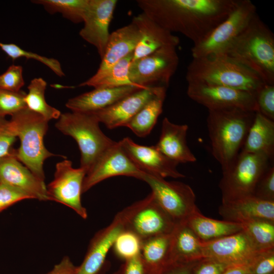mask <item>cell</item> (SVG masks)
<instances>
[{
    "mask_svg": "<svg viewBox=\"0 0 274 274\" xmlns=\"http://www.w3.org/2000/svg\"><path fill=\"white\" fill-rule=\"evenodd\" d=\"M77 267L68 256H64L51 270L45 274H74Z\"/></svg>",
    "mask_w": 274,
    "mask_h": 274,
    "instance_id": "cell-47",
    "label": "cell"
},
{
    "mask_svg": "<svg viewBox=\"0 0 274 274\" xmlns=\"http://www.w3.org/2000/svg\"><path fill=\"white\" fill-rule=\"evenodd\" d=\"M173 262H190L203 258L202 242L186 223L176 225L172 233Z\"/></svg>",
    "mask_w": 274,
    "mask_h": 274,
    "instance_id": "cell-27",
    "label": "cell"
},
{
    "mask_svg": "<svg viewBox=\"0 0 274 274\" xmlns=\"http://www.w3.org/2000/svg\"><path fill=\"white\" fill-rule=\"evenodd\" d=\"M26 199L32 198L16 188L0 183V213L15 203Z\"/></svg>",
    "mask_w": 274,
    "mask_h": 274,
    "instance_id": "cell-43",
    "label": "cell"
},
{
    "mask_svg": "<svg viewBox=\"0 0 274 274\" xmlns=\"http://www.w3.org/2000/svg\"><path fill=\"white\" fill-rule=\"evenodd\" d=\"M9 121L20 142L19 147L14 151L15 157L44 181V162L46 159L56 156L49 152L44 143L48 121L27 108L12 116Z\"/></svg>",
    "mask_w": 274,
    "mask_h": 274,
    "instance_id": "cell-5",
    "label": "cell"
},
{
    "mask_svg": "<svg viewBox=\"0 0 274 274\" xmlns=\"http://www.w3.org/2000/svg\"><path fill=\"white\" fill-rule=\"evenodd\" d=\"M139 179L148 184L158 204L176 225L186 223L192 216L200 212L196 204L195 194L189 185L167 181L145 172Z\"/></svg>",
    "mask_w": 274,
    "mask_h": 274,
    "instance_id": "cell-9",
    "label": "cell"
},
{
    "mask_svg": "<svg viewBox=\"0 0 274 274\" xmlns=\"http://www.w3.org/2000/svg\"><path fill=\"white\" fill-rule=\"evenodd\" d=\"M239 153L274 154V121L257 111Z\"/></svg>",
    "mask_w": 274,
    "mask_h": 274,
    "instance_id": "cell-26",
    "label": "cell"
},
{
    "mask_svg": "<svg viewBox=\"0 0 274 274\" xmlns=\"http://www.w3.org/2000/svg\"><path fill=\"white\" fill-rule=\"evenodd\" d=\"M203 258L230 265L249 264L261 252L244 231L215 240L202 242Z\"/></svg>",
    "mask_w": 274,
    "mask_h": 274,
    "instance_id": "cell-15",
    "label": "cell"
},
{
    "mask_svg": "<svg viewBox=\"0 0 274 274\" xmlns=\"http://www.w3.org/2000/svg\"><path fill=\"white\" fill-rule=\"evenodd\" d=\"M132 161L143 172L163 178H183L177 168L178 163L163 154L155 146L141 145L126 137L119 141Z\"/></svg>",
    "mask_w": 274,
    "mask_h": 274,
    "instance_id": "cell-17",
    "label": "cell"
},
{
    "mask_svg": "<svg viewBox=\"0 0 274 274\" xmlns=\"http://www.w3.org/2000/svg\"><path fill=\"white\" fill-rule=\"evenodd\" d=\"M197 261L173 263L158 274H191L192 269Z\"/></svg>",
    "mask_w": 274,
    "mask_h": 274,
    "instance_id": "cell-46",
    "label": "cell"
},
{
    "mask_svg": "<svg viewBox=\"0 0 274 274\" xmlns=\"http://www.w3.org/2000/svg\"><path fill=\"white\" fill-rule=\"evenodd\" d=\"M0 48L13 60L21 57L33 59L47 66L57 76L60 77L64 76L61 64L56 59L47 57L31 51H26L13 43L0 42Z\"/></svg>",
    "mask_w": 274,
    "mask_h": 274,
    "instance_id": "cell-35",
    "label": "cell"
},
{
    "mask_svg": "<svg viewBox=\"0 0 274 274\" xmlns=\"http://www.w3.org/2000/svg\"><path fill=\"white\" fill-rule=\"evenodd\" d=\"M188 96L208 110L238 108L258 111L255 95L246 91L201 83H188Z\"/></svg>",
    "mask_w": 274,
    "mask_h": 274,
    "instance_id": "cell-13",
    "label": "cell"
},
{
    "mask_svg": "<svg viewBox=\"0 0 274 274\" xmlns=\"http://www.w3.org/2000/svg\"><path fill=\"white\" fill-rule=\"evenodd\" d=\"M166 92V90H164L149 100L125 127L130 129L139 137L143 138L148 135L162 112Z\"/></svg>",
    "mask_w": 274,
    "mask_h": 274,
    "instance_id": "cell-30",
    "label": "cell"
},
{
    "mask_svg": "<svg viewBox=\"0 0 274 274\" xmlns=\"http://www.w3.org/2000/svg\"><path fill=\"white\" fill-rule=\"evenodd\" d=\"M271 160L260 153H239L232 165L222 172L219 187L222 202L253 195L259 180Z\"/></svg>",
    "mask_w": 274,
    "mask_h": 274,
    "instance_id": "cell-7",
    "label": "cell"
},
{
    "mask_svg": "<svg viewBox=\"0 0 274 274\" xmlns=\"http://www.w3.org/2000/svg\"><path fill=\"white\" fill-rule=\"evenodd\" d=\"M137 27L140 40L134 51L132 60L147 56L164 47H176L179 38L166 30L144 13L134 16L132 21Z\"/></svg>",
    "mask_w": 274,
    "mask_h": 274,
    "instance_id": "cell-21",
    "label": "cell"
},
{
    "mask_svg": "<svg viewBox=\"0 0 274 274\" xmlns=\"http://www.w3.org/2000/svg\"><path fill=\"white\" fill-rule=\"evenodd\" d=\"M142 244V239L136 234L123 230L116 237L112 248L119 258L126 260L140 254Z\"/></svg>",
    "mask_w": 274,
    "mask_h": 274,
    "instance_id": "cell-36",
    "label": "cell"
},
{
    "mask_svg": "<svg viewBox=\"0 0 274 274\" xmlns=\"http://www.w3.org/2000/svg\"><path fill=\"white\" fill-rule=\"evenodd\" d=\"M93 113L72 112L61 114L56 128L77 143L81 153L80 167L87 172L101 154L115 141L100 129Z\"/></svg>",
    "mask_w": 274,
    "mask_h": 274,
    "instance_id": "cell-6",
    "label": "cell"
},
{
    "mask_svg": "<svg viewBox=\"0 0 274 274\" xmlns=\"http://www.w3.org/2000/svg\"><path fill=\"white\" fill-rule=\"evenodd\" d=\"M16 138L10 121L0 117V159L13 153Z\"/></svg>",
    "mask_w": 274,
    "mask_h": 274,
    "instance_id": "cell-42",
    "label": "cell"
},
{
    "mask_svg": "<svg viewBox=\"0 0 274 274\" xmlns=\"http://www.w3.org/2000/svg\"><path fill=\"white\" fill-rule=\"evenodd\" d=\"M250 0H239L228 16L191 48L193 58L223 54L257 14Z\"/></svg>",
    "mask_w": 274,
    "mask_h": 274,
    "instance_id": "cell-8",
    "label": "cell"
},
{
    "mask_svg": "<svg viewBox=\"0 0 274 274\" xmlns=\"http://www.w3.org/2000/svg\"><path fill=\"white\" fill-rule=\"evenodd\" d=\"M14 151L12 154L0 159V183L18 189L32 199L49 200L44 181L21 164L15 157Z\"/></svg>",
    "mask_w": 274,
    "mask_h": 274,
    "instance_id": "cell-19",
    "label": "cell"
},
{
    "mask_svg": "<svg viewBox=\"0 0 274 274\" xmlns=\"http://www.w3.org/2000/svg\"><path fill=\"white\" fill-rule=\"evenodd\" d=\"M243 230L260 251L274 249V222L256 219L241 223Z\"/></svg>",
    "mask_w": 274,
    "mask_h": 274,
    "instance_id": "cell-34",
    "label": "cell"
},
{
    "mask_svg": "<svg viewBox=\"0 0 274 274\" xmlns=\"http://www.w3.org/2000/svg\"><path fill=\"white\" fill-rule=\"evenodd\" d=\"M86 173L84 168H74L71 161L64 159L56 164L54 179L47 186L49 200L66 206L84 219L88 215L81 202V194Z\"/></svg>",
    "mask_w": 274,
    "mask_h": 274,
    "instance_id": "cell-12",
    "label": "cell"
},
{
    "mask_svg": "<svg viewBox=\"0 0 274 274\" xmlns=\"http://www.w3.org/2000/svg\"><path fill=\"white\" fill-rule=\"evenodd\" d=\"M176 47H162L153 53L132 60L129 78L135 85L143 88H167L179 65Z\"/></svg>",
    "mask_w": 274,
    "mask_h": 274,
    "instance_id": "cell-11",
    "label": "cell"
},
{
    "mask_svg": "<svg viewBox=\"0 0 274 274\" xmlns=\"http://www.w3.org/2000/svg\"><path fill=\"white\" fill-rule=\"evenodd\" d=\"M258 112L274 121V85L265 83L255 94Z\"/></svg>",
    "mask_w": 274,
    "mask_h": 274,
    "instance_id": "cell-39",
    "label": "cell"
},
{
    "mask_svg": "<svg viewBox=\"0 0 274 274\" xmlns=\"http://www.w3.org/2000/svg\"><path fill=\"white\" fill-rule=\"evenodd\" d=\"M219 213L223 220L241 223L256 219L274 222V201L263 200L250 195L222 202Z\"/></svg>",
    "mask_w": 274,
    "mask_h": 274,
    "instance_id": "cell-23",
    "label": "cell"
},
{
    "mask_svg": "<svg viewBox=\"0 0 274 274\" xmlns=\"http://www.w3.org/2000/svg\"><path fill=\"white\" fill-rule=\"evenodd\" d=\"M143 173L126 153L120 142H115L101 154L87 172L82 193L108 178L125 176L139 179Z\"/></svg>",
    "mask_w": 274,
    "mask_h": 274,
    "instance_id": "cell-14",
    "label": "cell"
},
{
    "mask_svg": "<svg viewBox=\"0 0 274 274\" xmlns=\"http://www.w3.org/2000/svg\"><path fill=\"white\" fill-rule=\"evenodd\" d=\"M239 0H138L142 12L160 26L196 44L232 12Z\"/></svg>",
    "mask_w": 274,
    "mask_h": 274,
    "instance_id": "cell-1",
    "label": "cell"
},
{
    "mask_svg": "<svg viewBox=\"0 0 274 274\" xmlns=\"http://www.w3.org/2000/svg\"><path fill=\"white\" fill-rule=\"evenodd\" d=\"M202 242H209L228 236L243 230L241 223L207 217L200 212L186 223Z\"/></svg>",
    "mask_w": 274,
    "mask_h": 274,
    "instance_id": "cell-29",
    "label": "cell"
},
{
    "mask_svg": "<svg viewBox=\"0 0 274 274\" xmlns=\"http://www.w3.org/2000/svg\"><path fill=\"white\" fill-rule=\"evenodd\" d=\"M172 233L142 240L141 256L150 274H158L173 262Z\"/></svg>",
    "mask_w": 274,
    "mask_h": 274,
    "instance_id": "cell-28",
    "label": "cell"
},
{
    "mask_svg": "<svg viewBox=\"0 0 274 274\" xmlns=\"http://www.w3.org/2000/svg\"><path fill=\"white\" fill-rule=\"evenodd\" d=\"M231 266L210 258H203L195 263L191 274H223Z\"/></svg>",
    "mask_w": 274,
    "mask_h": 274,
    "instance_id": "cell-44",
    "label": "cell"
},
{
    "mask_svg": "<svg viewBox=\"0 0 274 274\" xmlns=\"http://www.w3.org/2000/svg\"><path fill=\"white\" fill-rule=\"evenodd\" d=\"M249 264L231 266L223 274H249Z\"/></svg>",
    "mask_w": 274,
    "mask_h": 274,
    "instance_id": "cell-48",
    "label": "cell"
},
{
    "mask_svg": "<svg viewBox=\"0 0 274 274\" xmlns=\"http://www.w3.org/2000/svg\"><path fill=\"white\" fill-rule=\"evenodd\" d=\"M25 84L23 76V67L12 64L0 75V89L18 92Z\"/></svg>",
    "mask_w": 274,
    "mask_h": 274,
    "instance_id": "cell-38",
    "label": "cell"
},
{
    "mask_svg": "<svg viewBox=\"0 0 274 274\" xmlns=\"http://www.w3.org/2000/svg\"><path fill=\"white\" fill-rule=\"evenodd\" d=\"M113 274H150L141 254L124 260Z\"/></svg>",
    "mask_w": 274,
    "mask_h": 274,
    "instance_id": "cell-45",
    "label": "cell"
},
{
    "mask_svg": "<svg viewBox=\"0 0 274 274\" xmlns=\"http://www.w3.org/2000/svg\"><path fill=\"white\" fill-rule=\"evenodd\" d=\"M140 37L138 29L132 22L111 33L104 55L94 75L102 74L122 59L134 52Z\"/></svg>",
    "mask_w": 274,
    "mask_h": 274,
    "instance_id": "cell-25",
    "label": "cell"
},
{
    "mask_svg": "<svg viewBox=\"0 0 274 274\" xmlns=\"http://www.w3.org/2000/svg\"><path fill=\"white\" fill-rule=\"evenodd\" d=\"M47 83L42 78L32 79L27 86L28 92L24 100L26 108L47 120L58 119L61 113L57 109L50 106L46 101L45 92Z\"/></svg>",
    "mask_w": 274,
    "mask_h": 274,
    "instance_id": "cell-32",
    "label": "cell"
},
{
    "mask_svg": "<svg viewBox=\"0 0 274 274\" xmlns=\"http://www.w3.org/2000/svg\"><path fill=\"white\" fill-rule=\"evenodd\" d=\"M166 88L156 87L141 89L110 107L92 113L99 123L109 129L125 126L149 100Z\"/></svg>",
    "mask_w": 274,
    "mask_h": 274,
    "instance_id": "cell-18",
    "label": "cell"
},
{
    "mask_svg": "<svg viewBox=\"0 0 274 274\" xmlns=\"http://www.w3.org/2000/svg\"><path fill=\"white\" fill-rule=\"evenodd\" d=\"M187 83H201L246 91L255 95L265 83L254 72L225 54L193 58L187 67Z\"/></svg>",
    "mask_w": 274,
    "mask_h": 274,
    "instance_id": "cell-4",
    "label": "cell"
},
{
    "mask_svg": "<svg viewBox=\"0 0 274 274\" xmlns=\"http://www.w3.org/2000/svg\"><path fill=\"white\" fill-rule=\"evenodd\" d=\"M249 274H274V249L259 253L250 263Z\"/></svg>",
    "mask_w": 274,
    "mask_h": 274,
    "instance_id": "cell-41",
    "label": "cell"
},
{
    "mask_svg": "<svg viewBox=\"0 0 274 274\" xmlns=\"http://www.w3.org/2000/svg\"><path fill=\"white\" fill-rule=\"evenodd\" d=\"M133 56V52L122 59L102 74L94 75L80 83L79 86H87L96 88L135 85L130 81L129 75V66Z\"/></svg>",
    "mask_w": 274,
    "mask_h": 274,
    "instance_id": "cell-31",
    "label": "cell"
},
{
    "mask_svg": "<svg viewBox=\"0 0 274 274\" xmlns=\"http://www.w3.org/2000/svg\"><path fill=\"white\" fill-rule=\"evenodd\" d=\"M223 54L274 85V35L257 14Z\"/></svg>",
    "mask_w": 274,
    "mask_h": 274,
    "instance_id": "cell-3",
    "label": "cell"
},
{
    "mask_svg": "<svg viewBox=\"0 0 274 274\" xmlns=\"http://www.w3.org/2000/svg\"><path fill=\"white\" fill-rule=\"evenodd\" d=\"M118 1L89 0L84 17V26L80 36L93 46L101 59L104 55L110 33L109 26Z\"/></svg>",
    "mask_w": 274,
    "mask_h": 274,
    "instance_id": "cell-16",
    "label": "cell"
},
{
    "mask_svg": "<svg viewBox=\"0 0 274 274\" xmlns=\"http://www.w3.org/2000/svg\"><path fill=\"white\" fill-rule=\"evenodd\" d=\"M208 111L207 122L212 154L223 172L239 154L256 112L238 108Z\"/></svg>",
    "mask_w": 274,
    "mask_h": 274,
    "instance_id": "cell-2",
    "label": "cell"
},
{
    "mask_svg": "<svg viewBox=\"0 0 274 274\" xmlns=\"http://www.w3.org/2000/svg\"><path fill=\"white\" fill-rule=\"evenodd\" d=\"M188 129L187 125L173 123L165 117L159 141L155 146L166 157L178 163L194 162L196 157L187 143Z\"/></svg>",
    "mask_w": 274,
    "mask_h": 274,
    "instance_id": "cell-24",
    "label": "cell"
},
{
    "mask_svg": "<svg viewBox=\"0 0 274 274\" xmlns=\"http://www.w3.org/2000/svg\"><path fill=\"white\" fill-rule=\"evenodd\" d=\"M101 273H99V274H101Z\"/></svg>",
    "mask_w": 274,
    "mask_h": 274,
    "instance_id": "cell-49",
    "label": "cell"
},
{
    "mask_svg": "<svg viewBox=\"0 0 274 274\" xmlns=\"http://www.w3.org/2000/svg\"><path fill=\"white\" fill-rule=\"evenodd\" d=\"M253 195L260 199L274 201V166H270L262 175Z\"/></svg>",
    "mask_w": 274,
    "mask_h": 274,
    "instance_id": "cell-40",
    "label": "cell"
},
{
    "mask_svg": "<svg viewBox=\"0 0 274 274\" xmlns=\"http://www.w3.org/2000/svg\"><path fill=\"white\" fill-rule=\"evenodd\" d=\"M117 214L124 230L133 232L142 240L171 233L176 225L151 193Z\"/></svg>",
    "mask_w": 274,
    "mask_h": 274,
    "instance_id": "cell-10",
    "label": "cell"
},
{
    "mask_svg": "<svg viewBox=\"0 0 274 274\" xmlns=\"http://www.w3.org/2000/svg\"><path fill=\"white\" fill-rule=\"evenodd\" d=\"M26 94L22 90L13 92L0 89V117L12 116L26 108L24 100Z\"/></svg>",
    "mask_w": 274,
    "mask_h": 274,
    "instance_id": "cell-37",
    "label": "cell"
},
{
    "mask_svg": "<svg viewBox=\"0 0 274 274\" xmlns=\"http://www.w3.org/2000/svg\"><path fill=\"white\" fill-rule=\"evenodd\" d=\"M49 13H57L74 23L83 22L89 0H36Z\"/></svg>",
    "mask_w": 274,
    "mask_h": 274,
    "instance_id": "cell-33",
    "label": "cell"
},
{
    "mask_svg": "<svg viewBox=\"0 0 274 274\" xmlns=\"http://www.w3.org/2000/svg\"><path fill=\"white\" fill-rule=\"evenodd\" d=\"M142 88L136 85L96 88L68 99L65 106L72 112L92 113L109 107Z\"/></svg>",
    "mask_w": 274,
    "mask_h": 274,
    "instance_id": "cell-22",
    "label": "cell"
},
{
    "mask_svg": "<svg viewBox=\"0 0 274 274\" xmlns=\"http://www.w3.org/2000/svg\"><path fill=\"white\" fill-rule=\"evenodd\" d=\"M124 230L117 214L112 222L98 231L91 239L83 262L74 274H99L105 266L108 253L118 234Z\"/></svg>",
    "mask_w": 274,
    "mask_h": 274,
    "instance_id": "cell-20",
    "label": "cell"
}]
</instances>
